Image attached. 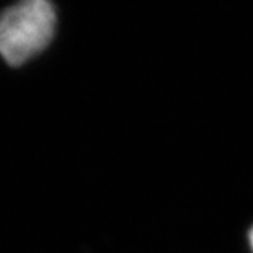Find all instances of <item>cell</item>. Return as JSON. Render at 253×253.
<instances>
[{
  "label": "cell",
  "instance_id": "cell-1",
  "mask_svg": "<svg viewBox=\"0 0 253 253\" xmlns=\"http://www.w3.org/2000/svg\"><path fill=\"white\" fill-rule=\"evenodd\" d=\"M56 11L45 0L21 1L0 14V56L10 66H21L51 44Z\"/></svg>",
  "mask_w": 253,
  "mask_h": 253
},
{
  "label": "cell",
  "instance_id": "cell-2",
  "mask_svg": "<svg viewBox=\"0 0 253 253\" xmlns=\"http://www.w3.org/2000/svg\"><path fill=\"white\" fill-rule=\"evenodd\" d=\"M251 245H252V249H253V229H252V232H251Z\"/></svg>",
  "mask_w": 253,
  "mask_h": 253
}]
</instances>
